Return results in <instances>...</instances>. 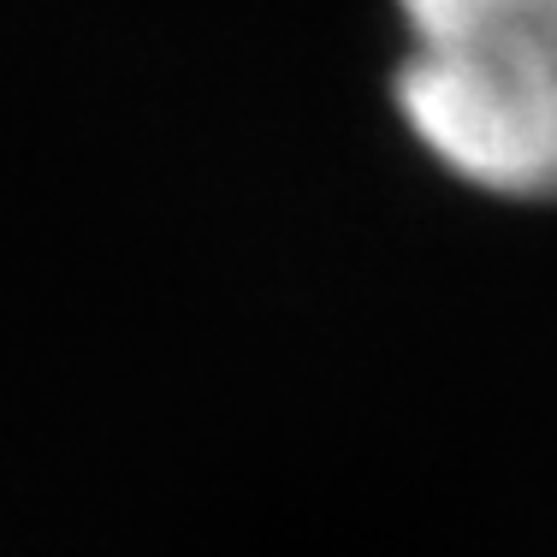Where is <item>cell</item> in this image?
<instances>
[{"instance_id":"1","label":"cell","mask_w":557,"mask_h":557,"mask_svg":"<svg viewBox=\"0 0 557 557\" xmlns=\"http://www.w3.org/2000/svg\"><path fill=\"white\" fill-rule=\"evenodd\" d=\"M397 113L457 178L516 202L557 196V54L486 36L416 42L397 65Z\"/></svg>"},{"instance_id":"2","label":"cell","mask_w":557,"mask_h":557,"mask_svg":"<svg viewBox=\"0 0 557 557\" xmlns=\"http://www.w3.org/2000/svg\"><path fill=\"white\" fill-rule=\"evenodd\" d=\"M416 42L440 36H486L557 54V0H397Z\"/></svg>"}]
</instances>
